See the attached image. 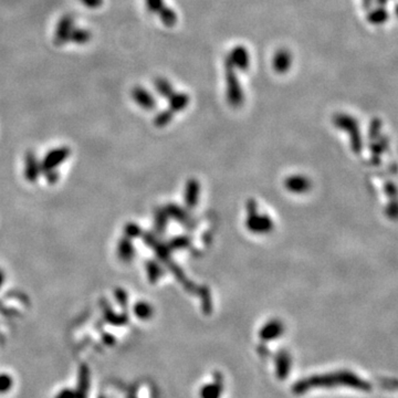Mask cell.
<instances>
[{
	"instance_id": "obj_20",
	"label": "cell",
	"mask_w": 398,
	"mask_h": 398,
	"mask_svg": "<svg viewBox=\"0 0 398 398\" xmlns=\"http://www.w3.org/2000/svg\"><path fill=\"white\" fill-rule=\"evenodd\" d=\"M174 117V113L168 108V110L162 111L161 113H158L154 118V124L156 127H164L166 125L170 124L172 122V119Z\"/></svg>"
},
{
	"instance_id": "obj_22",
	"label": "cell",
	"mask_w": 398,
	"mask_h": 398,
	"mask_svg": "<svg viewBox=\"0 0 398 398\" xmlns=\"http://www.w3.org/2000/svg\"><path fill=\"white\" fill-rule=\"evenodd\" d=\"M380 128H381V121L379 118H374L372 122H370L369 125V129H368V136L369 139L372 140H376L379 138V133H380Z\"/></svg>"
},
{
	"instance_id": "obj_8",
	"label": "cell",
	"mask_w": 398,
	"mask_h": 398,
	"mask_svg": "<svg viewBox=\"0 0 398 398\" xmlns=\"http://www.w3.org/2000/svg\"><path fill=\"white\" fill-rule=\"evenodd\" d=\"M130 94H132V97L136 102V104H138L140 107L144 108V110L153 111L156 107V101L154 99V96H153L145 88H143V86L140 85L134 86L132 92H130Z\"/></svg>"
},
{
	"instance_id": "obj_1",
	"label": "cell",
	"mask_w": 398,
	"mask_h": 398,
	"mask_svg": "<svg viewBox=\"0 0 398 398\" xmlns=\"http://www.w3.org/2000/svg\"><path fill=\"white\" fill-rule=\"evenodd\" d=\"M334 387H350L361 391L372 390V385L366 379L359 377L350 370H340V372L313 375L300 379L292 386V392L294 395H303L315 388H334Z\"/></svg>"
},
{
	"instance_id": "obj_4",
	"label": "cell",
	"mask_w": 398,
	"mask_h": 398,
	"mask_svg": "<svg viewBox=\"0 0 398 398\" xmlns=\"http://www.w3.org/2000/svg\"><path fill=\"white\" fill-rule=\"evenodd\" d=\"M71 151L68 147H57V149L51 150L50 152L43 158V161L40 163L41 164V171L43 173L56 171L58 166H60L65 160L70 156Z\"/></svg>"
},
{
	"instance_id": "obj_28",
	"label": "cell",
	"mask_w": 398,
	"mask_h": 398,
	"mask_svg": "<svg viewBox=\"0 0 398 398\" xmlns=\"http://www.w3.org/2000/svg\"><path fill=\"white\" fill-rule=\"evenodd\" d=\"M387 3H388V0H375V4L377 6H386Z\"/></svg>"
},
{
	"instance_id": "obj_7",
	"label": "cell",
	"mask_w": 398,
	"mask_h": 398,
	"mask_svg": "<svg viewBox=\"0 0 398 398\" xmlns=\"http://www.w3.org/2000/svg\"><path fill=\"white\" fill-rule=\"evenodd\" d=\"M292 54L287 48L278 49L272 57V69L278 74H286L292 65Z\"/></svg>"
},
{
	"instance_id": "obj_12",
	"label": "cell",
	"mask_w": 398,
	"mask_h": 398,
	"mask_svg": "<svg viewBox=\"0 0 398 398\" xmlns=\"http://www.w3.org/2000/svg\"><path fill=\"white\" fill-rule=\"evenodd\" d=\"M291 368V358L289 354L285 351H281L279 355L277 356V376L280 379L287 378L290 373Z\"/></svg>"
},
{
	"instance_id": "obj_10",
	"label": "cell",
	"mask_w": 398,
	"mask_h": 398,
	"mask_svg": "<svg viewBox=\"0 0 398 398\" xmlns=\"http://www.w3.org/2000/svg\"><path fill=\"white\" fill-rule=\"evenodd\" d=\"M389 19V14L387 12L385 6H377V7H372L369 10H367V16L366 20L367 23L373 25V26H380L387 23Z\"/></svg>"
},
{
	"instance_id": "obj_16",
	"label": "cell",
	"mask_w": 398,
	"mask_h": 398,
	"mask_svg": "<svg viewBox=\"0 0 398 398\" xmlns=\"http://www.w3.org/2000/svg\"><path fill=\"white\" fill-rule=\"evenodd\" d=\"M117 254L121 260L129 261L134 255V247L128 238H122V240L118 243Z\"/></svg>"
},
{
	"instance_id": "obj_9",
	"label": "cell",
	"mask_w": 398,
	"mask_h": 398,
	"mask_svg": "<svg viewBox=\"0 0 398 398\" xmlns=\"http://www.w3.org/2000/svg\"><path fill=\"white\" fill-rule=\"evenodd\" d=\"M41 164L37 160V156L32 152L26 154L25 160V178L30 183L36 182L41 173Z\"/></svg>"
},
{
	"instance_id": "obj_19",
	"label": "cell",
	"mask_w": 398,
	"mask_h": 398,
	"mask_svg": "<svg viewBox=\"0 0 398 398\" xmlns=\"http://www.w3.org/2000/svg\"><path fill=\"white\" fill-rule=\"evenodd\" d=\"M134 313L140 320H147L152 316L153 309L147 302H139L135 304Z\"/></svg>"
},
{
	"instance_id": "obj_15",
	"label": "cell",
	"mask_w": 398,
	"mask_h": 398,
	"mask_svg": "<svg viewBox=\"0 0 398 398\" xmlns=\"http://www.w3.org/2000/svg\"><path fill=\"white\" fill-rule=\"evenodd\" d=\"M154 85L157 93L166 100L174 93V92H175L174 91V86L172 85L170 81H168L166 78H163V76H158V78L155 79Z\"/></svg>"
},
{
	"instance_id": "obj_3",
	"label": "cell",
	"mask_w": 398,
	"mask_h": 398,
	"mask_svg": "<svg viewBox=\"0 0 398 398\" xmlns=\"http://www.w3.org/2000/svg\"><path fill=\"white\" fill-rule=\"evenodd\" d=\"M333 124L335 127L347 132L354 152L358 153L362 150V136L359 133L358 122L355 117L351 116L350 114L337 113L333 116Z\"/></svg>"
},
{
	"instance_id": "obj_26",
	"label": "cell",
	"mask_w": 398,
	"mask_h": 398,
	"mask_svg": "<svg viewBox=\"0 0 398 398\" xmlns=\"http://www.w3.org/2000/svg\"><path fill=\"white\" fill-rule=\"evenodd\" d=\"M375 4V0H362V7L365 10H369Z\"/></svg>"
},
{
	"instance_id": "obj_17",
	"label": "cell",
	"mask_w": 398,
	"mask_h": 398,
	"mask_svg": "<svg viewBox=\"0 0 398 398\" xmlns=\"http://www.w3.org/2000/svg\"><path fill=\"white\" fill-rule=\"evenodd\" d=\"M92 35L89 30L83 28H74L71 31V35L69 38V42L76 43V45H84V43L89 42L91 40Z\"/></svg>"
},
{
	"instance_id": "obj_27",
	"label": "cell",
	"mask_w": 398,
	"mask_h": 398,
	"mask_svg": "<svg viewBox=\"0 0 398 398\" xmlns=\"http://www.w3.org/2000/svg\"><path fill=\"white\" fill-rule=\"evenodd\" d=\"M5 279H6V276H5V272L3 269H0V289H2Z\"/></svg>"
},
{
	"instance_id": "obj_6",
	"label": "cell",
	"mask_w": 398,
	"mask_h": 398,
	"mask_svg": "<svg viewBox=\"0 0 398 398\" xmlns=\"http://www.w3.org/2000/svg\"><path fill=\"white\" fill-rule=\"evenodd\" d=\"M227 59L230 61L234 69L240 71H247L250 67V54L248 49L244 46H236L228 53Z\"/></svg>"
},
{
	"instance_id": "obj_23",
	"label": "cell",
	"mask_w": 398,
	"mask_h": 398,
	"mask_svg": "<svg viewBox=\"0 0 398 398\" xmlns=\"http://www.w3.org/2000/svg\"><path fill=\"white\" fill-rule=\"evenodd\" d=\"M146 7L152 14H157L160 10L165 6L164 0H145Z\"/></svg>"
},
{
	"instance_id": "obj_14",
	"label": "cell",
	"mask_w": 398,
	"mask_h": 398,
	"mask_svg": "<svg viewBox=\"0 0 398 398\" xmlns=\"http://www.w3.org/2000/svg\"><path fill=\"white\" fill-rule=\"evenodd\" d=\"M282 331L283 329L279 322H271L269 324H267L262 329V331L260 332L261 339L264 341H271L278 339V337L281 335Z\"/></svg>"
},
{
	"instance_id": "obj_24",
	"label": "cell",
	"mask_w": 398,
	"mask_h": 398,
	"mask_svg": "<svg viewBox=\"0 0 398 398\" xmlns=\"http://www.w3.org/2000/svg\"><path fill=\"white\" fill-rule=\"evenodd\" d=\"M80 2L88 8L95 9L101 7L103 3H104V0H80Z\"/></svg>"
},
{
	"instance_id": "obj_13",
	"label": "cell",
	"mask_w": 398,
	"mask_h": 398,
	"mask_svg": "<svg viewBox=\"0 0 398 398\" xmlns=\"http://www.w3.org/2000/svg\"><path fill=\"white\" fill-rule=\"evenodd\" d=\"M222 394V383L220 380H216L214 383L204 385L200 388V398H220Z\"/></svg>"
},
{
	"instance_id": "obj_25",
	"label": "cell",
	"mask_w": 398,
	"mask_h": 398,
	"mask_svg": "<svg viewBox=\"0 0 398 398\" xmlns=\"http://www.w3.org/2000/svg\"><path fill=\"white\" fill-rule=\"evenodd\" d=\"M189 190H190V194L192 195L187 196V201L190 205H194V203H196V200L194 198L197 197V185H195V184L190 185Z\"/></svg>"
},
{
	"instance_id": "obj_21",
	"label": "cell",
	"mask_w": 398,
	"mask_h": 398,
	"mask_svg": "<svg viewBox=\"0 0 398 398\" xmlns=\"http://www.w3.org/2000/svg\"><path fill=\"white\" fill-rule=\"evenodd\" d=\"M287 186L292 192H304L308 188V181L302 177H293L287 182Z\"/></svg>"
},
{
	"instance_id": "obj_2",
	"label": "cell",
	"mask_w": 398,
	"mask_h": 398,
	"mask_svg": "<svg viewBox=\"0 0 398 398\" xmlns=\"http://www.w3.org/2000/svg\"><path fill=\"white\" fill-rule=\"evenodd\" d=\"M225 79L228 104L232 107H240L244 102V93L237 75V71L227 58L225 60Z\"/></svg>"
},
{
	"instance_id": "obj_5",
	"label": "cell",
	"mask_w": 398,
	"mask_h": 398,
	"mask_svg": "<svg viewBox=\"0 0 398 398\" xmlns=\"http://www.w3.org/2000/svg\"><path fill=\"white\" fill-rule=\"evenodd\" d=\"M74 18L71 15H64L59 20L56 34H54V43L57 46H64L69 42L71 31L74 28Z\"/></svg>"
},
{
	"instance_id": "obj_11",
	"label": "cell",
	"mask_w": 398,
	"mask_h": 398,
	"mask_svg": "<svg viewBox=\"0 0 398 398\" xmlns=\"http://www.w3.org/2000/svg\"><path fill=\"white\" fill-rule=\"evenodd\" d=\"M167 100L168 104H170V110L173 113H175L181 112L188 106L190 97L187 93H184V92H174Z\"/></svg>"
},
{
	"instance_id": "obj_18",
	"label": "cell",
	"mask_w": 398,
	"mask_h": 398,
	"mask_svg": "<svg viewBox=\"0 0 398 398\" xmlns=\"http://www.w3.org/2000/svg\"><path fill=\"white\" fill-rule=\"evenodd\" d=\"M160 16V19L163 24H164L168 28H172L177 23V15L174 10L170 7L164 6L160 12L157 13Z\"/></svg>"
}]
</instances>
